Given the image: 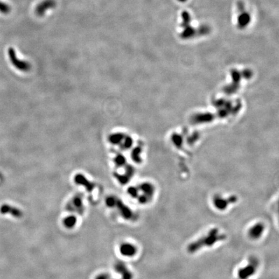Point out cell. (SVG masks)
Returning a JSON list of instances; mask_svg holds the SVG:
<instances>
[{
	"label": "cell",
	"mask_w": 279,
	"mask_h": 279,
	"mask_svg": "<svg viewBox=\"0 0 279 279\" xmlns=\"http://www.w3.org/2000/svg\"><path fill=\"white\" fill-rule=\"evenodd\" d=\"M115 208H117L118 209L119 213H120L122 217L125 218V220H134L135 218V215L133 211L129 208L127 206L124 204L120 200H117V203Z\"/></svg>",
	"instance_id": "obj_5"
},
{
	"label": "cell",
	"mask_w": 279,
	"mask_h": 279,
	"mask_svg": "<svg viewBox=\"0 0 279 279\" xmlns=\"http://www.w3.org/2000/svg\"><path fill=\"white\" fill-rule=\"evenodd\" d=\"M120 253L125 257H133L137 253V248L131 243L124 242L120 246Z\"/></svg>",
	"instance_id": "obj_6"
},
{
	"label": "cell",
	"mask_w": 279,
	"mask_h": 279,
	"mask_svg": "<svg viewBox=\"0 0 279 279\" xmlns=\"http://www.w3.org/2000/svg\"><path fill=\"white\" fill-rule=\"evenodd\" d=\"M71 206L73 211H78L79 212H82L83 211V200L82 198L80 196H74L71 202L69 205Z\"/></svg>",
	"instance_id": "obj_11"
},
{
	"label": "cell",
	"mask_w": 279,
	"mask_h": 279,
	"mask_svg": "<svg viewBox=\"0 0 279 279\" xmlns=\"http://www.w3.org/2000/svg\"><path fill=\"white\" fill-rule=\"evenodd\" d=\"M74 182L78 185H82L89 192H91L94 188V185L92 182H89L85 176L81 174H78L74 177Z\"/></svg>",
	"instance_id": "obj_9"
},
{
	"label": "cell",
	"mask_w": 279,
	"mask_h": 279,
	"mask_svg": "<svg viewBox=\"0 0 279 279\" xmlns=\"http://www.w3.org/2000/svg\"><path fill=\"white\" fill-rule=\"evenodd\" d=\"M139 154H140V149H134L133 152V158L134 161L136 162H140V158L139 157Z\"/></svg>",
	"instance_id": "obj_20"
},
{
	"label": "cell",
	"mask_w": 279,
	"mask_h": 279,
	"mask_svg": "<svg viewBox=\"0 0 279 279\" xmlns=\"http://www.w3.org/2000/svg\"><path fill=\"white\" fill-rule=\"evenodd\" d=\"M117 200H118V199L116 198L115 196H109L106 199V205H107L108 208H115L116 204L117 203Z\"/></svg>",
	"instance_id": "obj_14"
},
{
	"label": "cell",
	"mask_w": 279,
	"mask_h": 279,
	"mask_svg": "<svg viewBox=\"0 0 279 279\" xmlns=\"http://www.w3.org/2000/svg\"><path fill=\"white\" fill-rule=\"evenodd\" d=\"M137 199L138 202L141 203V204H146V203H149L151 200V199H150L149 197L142 193L141 194H139V195L137 197Z\"/></svg>",
	"instance_id": "obj_16"
},
{
	"label": "cell",
	"mask_w": 279,
	"mask_h": 279,
	"mask_svg": "<svg viewBox=\"0 0 279 279\" xmlns=\"http://www.w3.org/2000/svg\"><path fill=\"white\" fill-rule=\"evenodd\" d=\"M8 55L11 64L15 68L22 71H27L30 69V65L27 62L21 60L17 58L16 53L13 48H9L8 50Z\"/></svg>",
	"instance_id": "obj_4"
},
{
	"label": "cell",
	"mask_w": 279,
	"mask_h": 279,
	"mask_svg": "<svg viewBox=\"0 0 279 279\" xmlns=\"http://www.w3.org/2000/svg\"><path fill=\"white\" fill-rule=\"evenodd\" d=\"M265 229V226L264 224L258 222L253 225L248 231V235L251 239H259L263 235Z\"/></svg>",
	"instance_id": "obj_7"
},
{
	"label": "cell",
	"mask_w": 279,
	"mask_h": 279,
	"mask_svg": "<svg viewBox=\"0 0 279 279\" xmlns=\"http://www.w3.org/2000/svg\"><path fill=\"white\" fill-rule=\"evenodd\" d=\"M237 200V196L235 195L230 196L227 199H225L220 195H215L213 199V203L216 209L219 211H224L227 208L228 206L236 203Z\"/></svg>",
	"instance_id": "obj_3"
},
{
	"label": "cell",
	"mask_w": 279,
	"mask_h": 279,
	"mask_svg": "<svg viewBox=\"0 0 279 279\" xmlns=\"http://www.w3.org/2000/svg\"><path fill=\"white\" fill-rule=\"evenodd\" d=\"M63 224L67 229H73L77 224V218L73 215H68L64 219Z\"/></svg>",
	"instance_id": "obj_12"
},
{
	"label": "cell",
	"mask_w": 279,
	"mask_h": 279,
	"mask_svg": "<svg viewBox=\"0 0 279 279\" xmlns=\"http://www.w3.org/2000/svg\"><path fill=\"white\" fill-rule=\"evenodd\" d=\"M138 189L140 191L142 192V194H145L146 196L152 199L153 196L155 191V189L154 185L148 182H145L139 185Z\"/></svg>",
	"instance_id": "obj_10"
},
{
	"label": "cell",
	"mask_w": 279,
	"mask_h": 279,
	"mask_svg": "<svg viewBox=\"0 0 279 279\" xmlns=\"http://www.w3.org/2000/svg\"><path fill=\"white\" fill-rule=\"evenodd\" d=\"M124 135L122 134H113L109 137V141L113 143H118L122 141V140L124 138Z\"/></svg>",
	"instance_id": "obj_15"
},
{
	"label": "cell",
	"mask_w": 279,
	"mask_h": 279,
	"mask_svg": "<svg viewBox=\"0 0 279 279\" xmlns=\"http://www.w3.org/2000/svg\"><path fill=\"white\" fill-rule=\"evenodd\" d=\"M96 279H110L109 276L106 273H101L98 275Z\"/></svg>",
	"instance_id": "obj_22"
},
{
	"label": "cell",
	"mask_w": 279,
	"mask_h": 279,
	"mask_svg": "<svg viewBox=\"0 0 279 279\" xmlns=\"http://www.w3.org/2000/svg\"><path fill=\"white\" fill-rule=\"evenodd\" d=\"M116 178L118 179V182L122 184H126L130 180V177L126 175V174L125 175H116Z\"/></svg>",
	"instance_id": "obj_17"
},
{
	"label": "cell",
	"mask_w": 279,
	"mask_h": 279,
	"mask_svg": "<svg viewBox=\"0 0 279 279\" xmlns=\"http://www.w3.org/2000/svg\"><path fill=\"white\" fill-rule=\"evenodd\" d=\"M226 238V235L220 233L218 228H213L207 235L189 244L187 251L190 253H194L204 247H211L217 242L223 241Z\"/></svg>",
	"instance_id": "obj_1"
},
{
	"label": "cell",
	"mask_w": 279,
	"mask_h": 279,
	"mask_svg": "<svg viewBox=\"0 0 279 279\" xmlns=\"http://www.w3.org/2000/svg\"><path fill=\"white\" fill-rule=\"evenodd\" d=\"M124 148H130V147L132 145V140L131 138L129 137H127V138H126L124 141Z\"/></svg>",
	"instance_id": "obj_21"
},
{
	"label": "cell",
	"mask_w": 279,
	"mask_h": 279,
	"mask_svg": "<svg viewBox=\"0 0 279 279\" xmlns=\"http://www.w3.org/2000/svg\"><path fill=\"white\" fill-rule=\"evenodd\" d=\"M259 266V260L255 257H251L249 260V264L238 271V277L240 279H248L253 275Z\"/></svg>",
	"instance_id": "obj_2"
},
{
	"label": "cell",
	"mask_w": 279,
	"mask_h": 279,
	"mask_svg": "<svg viewBox=\"0 0 279 279\" xmlns=\"http://www.w3.org/2000/svg\"><path fill=\"white\" fill-rule=\"evenodd\" d=\"M10 11V8L7 3L0 1V13L3 14H8Z\"/></svg>",
	"instance_id": "obj_18"
},
{
	"label": "cell",
	"mask_w": 279,
	"mask_h": 279,
	"mask_svg": "<svg viewBox=\"0 0 279 279\" xmlns=\"http://www.w3.org/2000/svg\"><path fill=\"white\" fill-rule=\"evenodd\" d=\"M115 162L118 166H122L125 163V158L121 155H118L115 159Z\"/></svg>",
	"instance_id": "obj_19"
},
{
	"label": "cell",
	"mask_w": 279,
	"mask_h": 279,
	"mask_svg": "<svg viewBox=\"0 0 279 279\" xmlns=\"http://www.w3.org/2000/svg\"><path fill=\"white\" fill-rule=\"evenodd\" d=\"M127 193L129 194V195L133 198V199H137L138 196L140 194V191L138 189V187L131 186L127 189Z\"/></svg>",
	"instance_id": "obj_13"
},
{
	"label": "cell",
	"mask_w": 279,
	"mask_h": 279,
	"mask_svg": "<svg viewBox=\"0 0 279 279\" xmlns=\"http://www.w3.org/2000/svg\"><path fill=\"white\" fill-rule=\"evenodd\" d=\"M115 271L121 275L122 279H132L133 274L124 262H118L115 265Z\"/></svg>",
	"instance_id": "obj_8"
}]
</instances>
